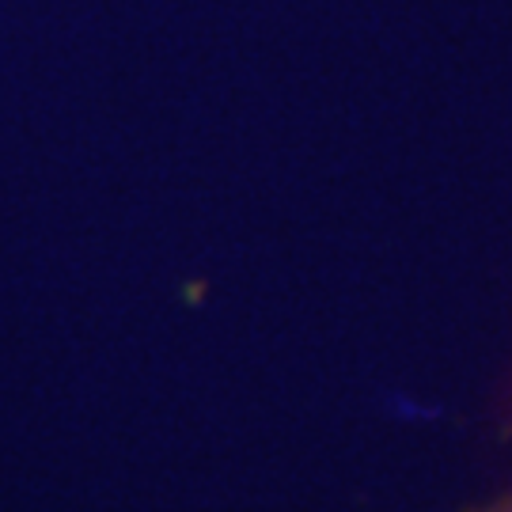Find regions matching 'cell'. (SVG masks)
<instances>
[{
	"mask_svg": "<svg viewBox=\"0 0 512 512\" xmlns=\"http://www.w3.org/2000/svg\"><path fill=\"white\" fill-rule=\"evenodd\" d=\"M478 512H512V497L497 501V505H486V509H478Z\"/></svg>",
	"mask_w": 512,
	"mask_h": 512,
	"instance_id": "1",
	"label": "cell"
}]
</instances>
